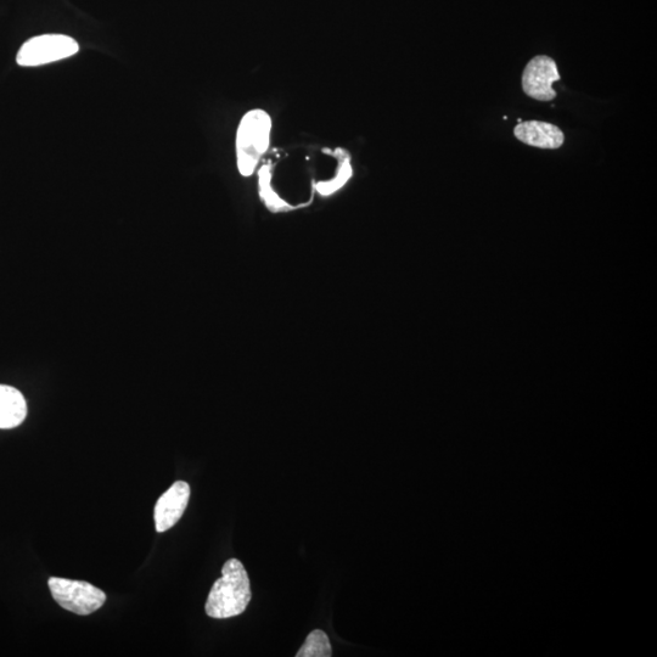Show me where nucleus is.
<instances>
[{
    "label": "nucleus",
    "mask_w": 657,
    "mask_h": 657,
    "mask_svg": "<svg viewBox=\"0 0 657 657\" xmlns=\"http://www.w3.org/2000/svg\"><path fill=\"white\" fill-rule=\"evenodd\" d=\"M252 598L249 575L243 563L230 559L224 564L222 577L213 584L205 610L212 619H229L246 610Z\"/></svg>",
    "instance_id": "obj_1"
},
{
    "label": "nucleus",
    "mask_w": 657,
    "mask_h": 657,
    "mask_svg": "<svg viewBox=\"0 0 657 657\" xmlns=\"http://www.w3.org/2000/svg\"><path fill=\"white\" fill-rule=\"evenodd\" d=\"M272 120L265 110L246 112L237 133V160L239 172L250 177L271 142Z\"/></svg>",
    "instance_id": "obj_2"
},
{
    "label": "nucleus",
    "mask_w": 657,
    "mask_h": 657,
    "mask_svg": "<svg viewBox=\"0 0 657 657\" xmlns=\"http://www.w3.org/2000/svg\"><path fill=\"white\" fill-rule=\"evenodd\" d=\"M48 586L55 602L76 615H91L106 602V594L88 582L50 577Z\"/></svg>",
    "instance_id": "obj_3"
},
{
    "label": "nucleus",
    "mask_w": 657,
    "mask_h": 657,
    "mask_svg": "<svg viewBox=\"0 0 657 657\" xmlns=\"http://www.w3.org/2000/svg\"><path fill=\"white\" fill-rule=\"evenodd\" d=\"M80 50L76 39L65 35H42L22 44L16 63L24 67H37L71 58Z\"/></svg>",
    "instance_id": "obj_4"
},
{
    "label": "nucleus",
    "mask_w": 657,
    "mask_h": 657,
    "mask_svg": "<svg viewBox=\"0 0 657 657\" xmlns=\"http://www.w3.org/2000/svg\"><path fill=\"white\" fill-rule=\"evenodd\" d=\"M558 81H560L558 65L547 55L535 56L522 73V89L527 97L544 103L557 98L553 84Z\"/></svg>",
    "instance_id": "obj_5"
},
{
    "label": "nucleus",
    "mask_w": 657,
    "mask_h": 657,
    "mask_svg": "<svg viewBox=\"0 0 657 657\" xmlns=\"http://www.w3.org/2000/svg\"><path fill=\"white\" fill-rule=\"evenodd\" d=\"M189 499L190 486L184 481H177L162 494L154 511L156 531L161 533L172 529L182 519Z\"/></svg>",
    "instance_id": "obj_6"
},
{
    "label": "nucleus",
    "mask_w": 657,
    "mask_h": 657,
    "mask_svg": "<svg viewBox=\"0 0 657 657\" xmlns=\"http://www.w3.org/2000/svg\"><path fill=\"white\" fill-rule=\"evenodd\" d=\"M514 136L521 143L539 149H559L565 142L564 133L559 127L541 121L519 123L514 129Z\"/></svg>",
    "instance_id": "obj_7"
},
{
    "label": "nucleus",
    "mask_w": 657,
    "mask_h": 657,
    "mask_svg": "<svg viewBox=\"0 0 657 657\" xmlns=\"http://www.w3.org/2000/svg\"><path fill=\"white\" fill-rule=\"evenodd\" d=\"M27 403L15 387L0 385V429H14L24 423Z\"/></svg>",
    "instance_id": "obj_8"
},
{
    "label": "nucleus",
    "mask_w": 657,
    "mask_h": 657,
    "mask_svg": "<svg viewBox=\"0 0 657 657\" xmlns=\"http://www.w3.org/2000/svg\"><path fill=\"white\" fill-rule=\"evenodd\" d=\"M333 649L327 633L314 630L308 634L305 644L297 651V657H330Z\"/></svg>",
    "instance_id": "obj_9"
},
{
    "label": "nucleus",
    "mask_w": 657,
    "mask_h": 657,
    "mask_svg": "<svg viewBox=\"0 0 657 657\" xmlns=\"http://www.w3.org/2000/svg\"><path fill=\"white\" fill-rule=\"evenodd\" d=\"M272 177V166L265 165L260 171V196L266 206L273 212L289 211L288 206L274 194L269 179Z\"/></svg>",
    "instance_id": "obj_10"
},
{
    "label": "nucleus",
    "mask_w": 657,
    "mask_h": 657,
    "mask_svg": "<svg viewBox=\"0 0 657 657\" xmlns=\"http://www.w3.org/2000/svg\"><path fill=\"white\" fill-rule=\"evenodd\" d=\"M352 177V166L350 159H346L342 162L340 171L336 174V177L331 179L330 182H319L314 184L317 192L323 196L333 195L338 192L344 185L348 182V179Z\"/></svg>",
    "instance_id": "obj_11"
}]
</instances>
